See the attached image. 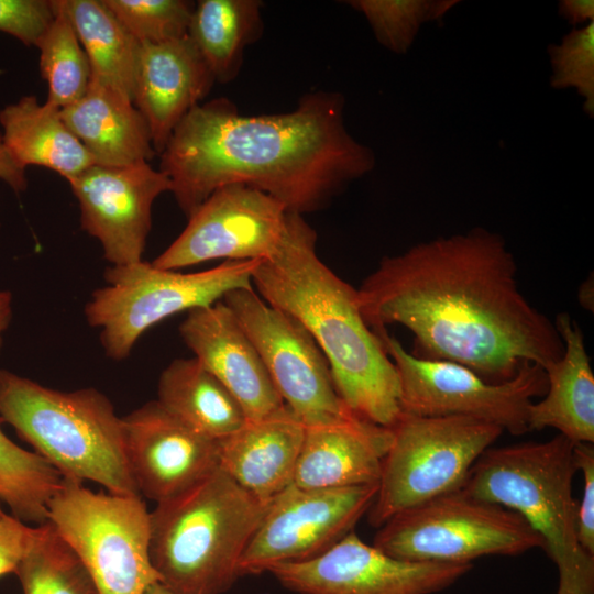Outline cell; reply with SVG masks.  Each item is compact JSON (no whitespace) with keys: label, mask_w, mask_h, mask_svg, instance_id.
Here are the masks:
<instances>
[{"label":"cell","mask_w":594,"mask_h":594,"mask_svg":"<svg viewBox=\"0 0 594 594\" xmlns=\"http://www.w3.org/2000/svg\"><path fill=\"white\" fill-rule=\"evenodd\" d=\"M516 274L504 239L474 228L385 256L356 289L358 302L373 331L407 328L413 355L503 383L563 353L556 323L524 296Z\"/></svg>","instance_id":"1"},{"label":"cell","mask_w":594,"mask_h":594,"mask_svg":"<svg viewBox=\"0 0 594 594\" xmlns=\"http://www.w3.org/2000/svg\"><path fill=\"white\" fill-rule=\"evenodd\" d=\"M340 92L305 94L289 112L242 116L228 98L191 109L161 155L160 170L188 218L217 189L245 185L288 212L322 209L375 166L344 123Z\"/></svg>","instance_id":"2"},{"label":"cell","mask_w":594,"mask_h":594,"mask_svg":"<svg viewBox=\"0 0 594 594\" xmlns=\"http://www.w3.org/2000/svg\"><path fill=\"white\" fill-rule=\"evenodd\" d=\"M316 245L314 228L302 215L288 212L277 249L253 271V288L311 334L344 405L354 415L391 428L402 414L396 367L364 320L356 288L321 261Z\"/></svg>","instance_id":"3"},{"label":"cell","mask_w":594,"mask_h":594,"mask_svg":"<svg viewBox=\"0 0 594 594\" xmlns=\"http://www.w3.org/2000/svg\"><path fill=\"white\" fill-rule=\"evenodd\" d=\"M270 504V503H268ZM268 504L218 466L150 513V557L158 583L174 594H223Z\"/></svg>","instance_id":"4"},{"label":"cell","mask_w":594,"mask_h":594,"mask_svg":"<svg viewBox=\"0 0 594 594\" xmlns=\"http://www.w3.org/2000/svg\"><path fill=\"white\" fill-rule=\"evenodd\" d=\"M578 472L574 443L557 435L544 442L488 448L470 470L461 492L519 515L542 539L559 572V586L594 592V557L578 541Z\"/></svg>","instance_id":"5"},{"label":"cell","mask_w":594,"mask_h":594,"mask_svg":"<svg viewBox=\"0 0 594 594\" xmlns=\"http://www.w3.org/2000/svg\"><path fill=\"white\" fill-rule=\"evenodd\" d=\"M0 419L64 477L141 496L125 458L122 420L98 389L56 391L0 369Z\"/></svg>","instance_id":"6"},{"label":"cell","mask_w":594,"mask_h":594,"mask_svg":"<svg viewBox=\"0 0 594 594\" xmlns=\"http://www.w3.org/2000/svg\"><path fill=\"white\" fill-rule=\"evenodd\" d=\"M260 261H224L194 273L156 267L148 262L113 266L105 272L107 286L96 289L85 306L88 323L100 330L106 355L129 358L140 337L162 320L215 304L238 288H251Z\"/></svg>","instance_id":"7"},{"label":"cell","mask_w":594,"mask_h":594,"mask_svg":"<svg viewBox=\"0 0 594 594\" xmlns=\"http://www.w3.org/2000/svg\"><path fill=\"white\" fill-rule=\"evenodd\" d=\"M391 430L377 494L369 509L375 528L402 512L459 491L477 459L504 432L469 417L403 411Z\"/></svg>","instance_id":"8"},{"label":"cell","mask_w":594,"mask_h":594,"mask_svg":"<svg viewBox=\"0 0 594 594\" xmlns=\"http://www.w3.org/2000/svg\"><path fill=\"white\" fill-rule=\"evenodd\" d=\"M47 520L82 562L99 594H145L158 582L150 557V512L141 496L92 492L64 477Z\"/></svg>","instance_id":"9"},{"label":"cell","mask_w":594,"mask_h":594,"mask_svg":"<svg viewBox=\"0 0 594 594\" xmlns=\"http://www.w3.org/2000/svg\"><path fill=\"white\" fill-rule=\"evenodd\" d=\"M373 544L397 559L440 563H472L484 556L543 548L519 515L460 490L395 515L378 528Z\"/></svg>","instance_id":"10"},{"label":"cell","mask_w":594,"mask_h":594,"mask_svg":"<svg viewBox=\"0 0 594 594\" xmlns=\"http://www.w3.org/2000/svg\"><path fill=\"white\" fill-rule=\"evenodd\" d=\"M374 332L396 367L403 413L469 417L513 435L529 431V405L543 396L548 386L541 366L527 363L513 378L490 383L460 364L413 355L386 329Z\"/></svg>","instance_id":"11"},{"label":"cell","mask_w":594,"mask_h":594,"mask_svg":"<svg viewBox=\"0 0 594 594\" xmlns=\"http://www.w3.org/2000/svg\"><path fill=\"white\" fill-rule=\"evenodd\" d=\"M221 300L255 346L285 406L304 427L354 415L337 393L324 354L296 318L268 305L253 287L233 289Z\"/></svg>","instance_id":"12"},{"label":"cell","mask_w":594,"mask_h":594,"mask_svg":"<svg viewBox=\"0 0 594 594\" xmlns=\"http://www.w3.org/2000/svg\"><path fill=\"white\" fill-rule=\"evenodd\" d=\"M378 484L301 488L294 484L268 504L238 565L257 575L286 562L312 559L340 541L369 512Z\"/></svg>","instance_id":"13"},{"label":"cell","mask_w":594,"mask_h":594,"mask_svg":"<svg viewBox=\"0 0 594 594\" xmlns=\"http://www.w3.org/2000/svg\"><path fill=\"white\" fill-rule=\"evenodd\" d=\"M287 215L283 204L258 189L223 186L188 217L186 228L152 264L177 271L217 258L265 260L283 238Z\"/></svg>","instance_id":"14"},{"label":"cell","mask_w":594,"mask_h":594,"mask_svg":"<svg viewBox=\"0 0 594 594\" xmlns=\"http://www.w3.org/2000/svg\"><path fill=\"white\" fill-rule=\"evenodd\" d=\"M472 566L397 559L351 531L312 559L276 564L267 572L297 594H433Z\"/></svg>","instance_id":"15"},{"label":"cell","mask_w":594,"mask_h":594,"mask_svg":"<svg viewBox=\"0 0 594 594\" xmlns=\"http://www.w3.org/2000/svg\"><path fill=\"white\" fill-rule=\"evenodd\" d=\"M80 207L81 228L96 238L113 266L143 261L152 206L169 178L148 163L112 167L95 164L67 179Z\"/></svg>","instance_id":"16"},{"label":"cell","mask_w":594,"mask_h":594,"mask_svg":"<svg viewBox=\"0 0 594 594\" xmlns=\"http://www.w3.org/2000/svg\"><path fill=\"white\" fill-rule=\"evenodd\" d=\"M124 452L140 494L161 503L193 487L219 466L218 441L151 400L121 418Z\"/></svg>","instance_id":"17"},{"label":"cell","mask_w":594,"mask_h":594,"mask_svg":"<svg viewBox=\"0 0 594 594\" xmlns=\"http://www.w3.org/2000/svg\"><path fill=\"white\" fill-rule=\"evenodd\" d=\"M179 334L194 358L238 400L248 421L286 407L255 346L222 300L188 311Z\"/></svg>","instance_id":"18"},{"label":"cell","mask_w":594,"mask_h":594,"mask_svg":"<svg viewBox=\"0 0 594 594\" xmlns=\"http://www.w3.org/2000/svg\"><path fill=\"white\" fill-rule=\"evenodd\" d=\"M216 79L188 35L138 45L133 103L144 117L156 154L183 118L210 92Z\"/></svg>","instance_id":"19"},{"label":"cell","mask_w":594,"mask_h":594,"mask_svg":"<svg viewBox=\"0 0 594 594\" xmlns=\"http://www.w3.org/2000/svg\"><path fill=\"white\" fill-rule=\"evenodd\" d=\"M391 442V428L356 415L305 427L293 484L301 488L378 484Z\"/></svg>","instance_id":"20"},{"label":"cell","mask_w":594,"mask_h":594,"mask_svg":"<svg viewBox=\"0 0 594 594\" xmlns=\"http://www.w3.org/2000/svg\"><path fill=\"white\" fill-rule=\"evenodd\" d=\"M304 425L288 410L246 421L218 441L219 466L241 487L268 504L294 483Z\"/></svg>","instance_id":"21"},{"label":"cell","mask_w":594,"mask_h":594,"mask_svg":"<svg viewBox=\"0 0 594 594\" xmlns=\"http://www.w3.org/2000/svg\"><path fill=\"white\" fill-rule=\"evenodd\" d=\"M563 341L561 358L546 369L547 391L528 408V430L554 428L573 443L594 442V374L584 337L566 312L556 319Z\"/></svg>","instance_id":"22"},{"label":"cell","mask_w":594,"mask_h":594,"mask_svg":"<svg viewBox=\"0 0 594 594\" xmlns=\"http://www.w3.org/2000/svg\"><path fill=\"white\" fill-rule=\"evenodd\" d=\"M61 114L98 165L148 163L156 154L148 125L132 100L99 82L90 80L85 95Z\"/></svg>","instance_id":"23"},{"label":"cell","mask_w":594,"mask_h":594,"mask_svg":"<svg viewBox=\"0 0 594 594\" xmlns=\"http://www.w3.org/2000/svg\"><path fill=\"white\" fill-rule=\"evenodd\" d=\"M1 139L22 166L50 168L66 180L96 162L64 122L61 109L24 96L0 110Z\"/></svg>","instance_id":"24"},{"label":"cell","mask_w":594,"mask_h":594,"mask_svg":"<svg viewBox=\"0 0 594 594\" xmlns=\"http://www.w3.org/2000/svg\"><path fill=\"white\" fill-rule=\"evenodd\" d=\"M157 402L196 432L219 441L248 420L232 394L196 358L175 359L162 372Z\"/></svg>","instance_id":"25"},{"label":"cell","mask_w":594,"mask_h":594,"mask_svg":"<svg viewBox=\"0 0 594 594\" xmlns=\"http://www.w3.org/2000/svg\"><path fill=\"white\" fill-rule=\"evenodd\" d=\"M258 0H200L195 4L187 35L196 45L216 81L234 80L245 48L263 34Z\"/></svg>","instance_id":"26"},{"label":"cell","mask_w":594,"mask_h":594,"mask_svg":"<svg viewBox=\"0 0 594 594\" xmlns=\"http://www.w3.org/2000/svg\"><path fill=\"white\" fill-rule=\"evenodd\" d=\"M90 65V80L133 102L139 43L103 0H63Z\"/></svg>","instance_id":"27"},{"label":"cell","mask_w":594,"mask_h":594,"mask_svg":"<svg viewBox=\"0 0 594 594\" xmlns=\"http://www.w3.org/2000/svg\"><path fill=\"white\" fill-rule=\"evenodd\" d=\"M14 573L24 594H99L82 562L48 520L34 527Z\"/></svg>","instance_id":"28"},{"label":"cell","mask_w":594,"mask_h":594,"mask_svg":"<svg viewBox=\"0 0 594 594\" xmlns=\"http://www.w3.org/2000/svg\"><path fill=\"white\" fill-rule=\"evenodd\" d=\"M63 479L46 460L15 444L0 428V501L12 516L23 522H46L47 504Z\"/></svg>","instance_id":"29"},{"label":"cell","mask_w":594,"mask_h":594,"mask_svg":"<svg viewBox=\"0 0 594 594\" xmlns=\"http://www.w3.org/2000/svg\"><path fill=\"white\" fill-rule=\"evenodd\" d=\"M54 18L35 46L48 86V102L63 109L78 101L90 81V65L63 0H54Z\"/></svg>","instance_id":"30"},{"label":"cell","mask_w":594,"mask_h":594,"mask_svg":"<svg viewBox=\"0 0 594 594\" xmlns=\"http://www.w3.org/2000/svg\"><path fill=\"white\" fill-rule=\"evenodd\" d=\"M348 3L367 20L378 43L406 53L421 25L440 20L457 0H352Z\"/></svg>","instance_id":"31"},{"label":"cell","mask_w":594,"mask_h":594,"mask_svg":"<svg viewBox=\"0 0 594 594\" xmlns=\"http://www.w3.org/2000/svg\"><path fill=\"white\" fill-rule=\"evenodd\" d=\"M139 44L187 35L195 3L185 0H103Z\"/></svg>","instance_id":"32"},{"label":"cell","mask_w":594,"mask_h":594,"mask_svg":"<svg viewBox=\"0 0 594 594\" xmlns=\"http://www.w3.org/2000/svg\"><path fill=\"white\" fill-rule=\"evenodd\" d=\"M551 87H574L584 98L583 108L594 117V21L568 33L561 44L549 45Z\"/></svg>","instance_id":"33"},{"label":"cell","mask_w":594,"mask_h":594,"mask_svg":"<svg viewBox=\"0 0 594 594\" xmlns=\"http://www.w3.org/2000/svg\"><path fill=\"white\" fill-rule=\"evenodd\" d=\"M54 13V0H0V32L35 46Z\"/></svg>","instance_id":"34"},{"label":"cell","mask_w":594,"mask_h":594,"mask_svg":"<svg viewBox=\"0 0 594 594\" xmlns=\"http://www.w3.org/2000/svg\"><path fill=\"white\" fill-rule=\"evenodd\" d=\"M578 471L583 474V495L576 510V536L582 549L594 557V448L593 443H574Z\"/></svg>","instance_id":"35"},{"label":"cell","mask_w":594,"mask_h":594,"mask_svg":"<svg viewBox=\"0 0 594 594\" xmlns=\"http://www.w3.org/2000/svg\"><path fill=\"white\" fill-rule=\"evenodd\" d=\"M34 527L26 526L14 516L0 518V576L15 572L33 536Z\"/></svg>","instance_id":"36"},{"label":"cell","mask_w":594,"mask_h":594,"mask_svg":"<svg viewBox=\"0 0 594 594\" xmlns=\"http://www.w3.org/2000/svg\"><path fill=\"white\" fill-rule=\"evenodd\" d=\"M0 179L8 184L15 194L26 189L25 168L11 155L0 135Z\"/></svg>","instance_id":"37"},{"label":"cell","mask_w":594,"mask_h":594,"mask_svg":"<svg viewBox=\"0 0 594 594\" xmlns=\"http://www.w3.org/2000/svg\"><path fill=\"white\" fill-rule=\"evenodd\" d=\"M559 13L572 25L594 21L593 0H562L559 4Z\"/></svg>","instance_id":"38"},{"label":"cell","mask_w":594,"mask_h":594,"mask_svg":"<svg viewBox=\"0 0 594 594\" xmlns=\"http://www.w3.org/2000/svg\"><path fill=\"white\" fill-rule=\"evenodd\" d=\"M12 318V294L0 290V351L3 344V333L8 329Z\"/></svg>","instance_id":"39"},{"label":"cell","mask_w":594,"mask_h":594,"mask_svg":"<svg viewBox=\"0 0 594 594\" xmlns=\"http://www.w3.org/2000/svg\"><path fill=\"white\" fill-rule=\"evenodd\" d=\"M579 300L580 304L586 309L593 310V279H586L580 287L579 290Z\"/></svg>","instance_id":"40"},{"label":"cell","mask_w":594,"mask_h":594,"mask_svg":"<svg viewBox=\"0 0 594 594\" xmlns=\"http://www.w3.org/2000/svg\"><path fill=\"white\" fill-rule=\"evenodd\" d=\"M145 594H174V593L167 590L161 583L156 582L152 584L151 586H148Z\"/></svg>","instance_id":"41"},{"label":"cell","mask_w":594,"mask_h":594,"mask_svg":"<svg viewBox=\"0 0 594 594\" xmlns=\"http://www.w3.org/2000/svg\"><path fill=\"white\" fill-rule=\"evenodd\" d=\"M557 594H591V593H587V592L581 591V590L558 586Z\"/></svg>","instance_id":"42"},{"label":"cell","mask_w":594,"mask_h":594,"mask_svg":"<svg viewBox=\"0 0 594 594\" xmlns=\"http://www.w3.org/2000/svg\"><path fill=\"white\" fill-rule=\"evenodd\" d=\"M4 513L2 512L1 507H0V518L2 517Z\"/></svg>","instance_id":"43"}]
</instances>
